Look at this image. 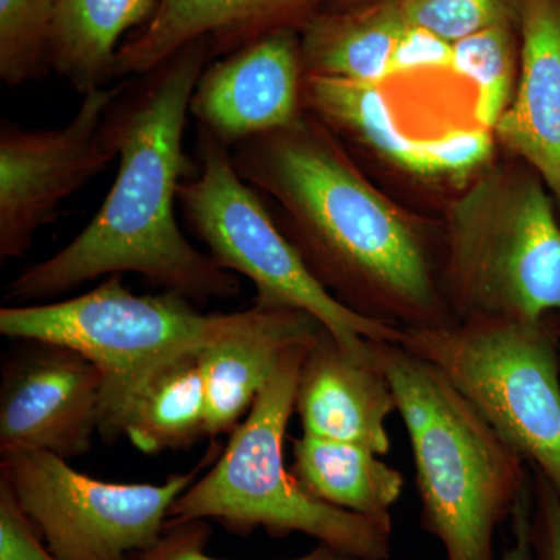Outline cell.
Here are the masks:
<instances>
[{
  "instance_id": "cell-12",
  "label": "cell",
  "mask_w": 560,
  "mask_h": 560,
  "mask_svg": "<svg viewBox=\"0 0 560 560\" xmlns=\"http://www.w3.org/2000/svg\"><path fill=\"white\" fill-rule=\"evenodd\" d=\"M304 62L301 32L282 31L213 60L190 98L201 128L228 147L302 119Z\"/></svg>"
},
{
  "instance_id": "cell-31",
  "label": "cell",
  "mask_w": 560,
  "mask_h": 560,
  "mask_svg": "<svg viewBox=\"0 0 560 560\" xmlns=\"http://www.w3.org/2000/svg\"><path fill=\"white\" fill-rule=\"evenodd\" d=\"M548 324H550L552 331H555L556 337H558L560 340V316H559V318L548 320Z\"/></svg>"
},
{
  "instance_id": "cell-14",
  "label": "cell",
  "mask_w": 560,
  "mask_h": 560,
  "mask_svg": "<svg viewBox=\"0 0 560 560\" xmlns=\"http://www.w3.org/2000/svg\"><path fill=\"white\" fill-rule=\"evenodd\" d=\"M294 412L308 436L385 456L390 448L386 420L397 405L375 357L357 360L323 327L302 361Z\"/></svg>"
},
{
  "instance_id": "cell-25",
  "label": "cell",
  "mask_w": 560,
  "mask_h": 560,
  "mask_svg": "<svg viewBox=\"0 0 560 560\" xmlns=\"http://www.w3.org/2000/svg\"><path fill=\"white\" fill-rule=\"evenodd\" d=\"M210 537V526L206 521L173 523L167 522L158 544L150 550L138 552L130 560H221L210 558L206 552ZM285 560H359L327 545L318 547L300 558Z\"/></svg>"
},
{
  "instance_id": "cell-3",
  "label": "cell",
  "mask_w": 560,
  "mask_h": 560,
  "mask_svg": "<svg viewBox=\"0 0 560 560\" xmlns=\"http://www.w3.org/2000/svg\"><path fill=\"white\" fill-rule=\"evenodd\" d=\"M410 440L422 526L445 560H495V533L530 480L526 460L451 378L396 341H372Z\"/></svg>"
},
{
  "instance_id": "cell-2",
  "label": "cell",
  "mask_w": 560,
  "mask_h": 560,
  "mask_svg": "<svg viewBox=\"0 0 560 560\" xmlns=\"http://www.w3.org/2000/svg\"><path fill=\"white\" fill-rule=\"evenodd\" d=\"M232 161L285 210L287 231L312 275L350 311L399 329L456 323L445 268L422 232L361 175L316 119L242 140Z\"/></svg>"
},
{
  "instance_id": "cell-18",
  "label": "cell",
  "mask_w": 560,
  "mask_h": 560,
  "mask_svg": "<svg viewBox=\"0 0 560 560\" xmlns=\"http://www.w3.org/2000/svg\"><path fill=\"white\" fill-rule=\"evenodd\" d=\"M304 106L326 128L350 136L394 167L422 178H444L440 139H411L390 117L381 83L305 75Z\"/></svg>"
},
{
  "instance_id": "cell-23",
  "label": "cell",
  "mask_w": 560,
  "mask_h": 560,
  "mask_svg": "<svg viewBox=\"0 0 560 560\" xmlns=\"http://www.w3.org/2000/svg\"><path fill=\"white\" fill-rule=\"evenodd\" d=\"M58 0H0V79L9 88L51 69L50 46Z\"/></svg>"
},
{
  "instance_id": "cell-11",
  "label": "cell",
  "mask_w": 560,
  "mask_h": 560,
  "mask_svg": "<svg viewBox=\"0 0 560 560\" xmlns=\"http://www.w3.org/2000/svg\"><path fill=\"white\" fill-rule=\"evenodd\" d=\"M27 342L3 361L0 455L40 451L79 458L98 434L102 372L68 346Z\"/></svg>"
},
{
  "instance_id": "cell-26",
  "label": "cell",
  "mask_w": 560,
  "mask_h": 560,
  "mask_svg": "<svg viewBox=\"0 0 560 560\" xmlns=\"http://www.w3.org/2000/svg\"><path fill=\"white\" fill-rule=\"evenodd\" d=\"M0 560H58L3 477H0Z\"/></svg>"
},
{
  "instance_id": "cell-24",
  "label": "cell",
  "mask_w": 560,
  "mask_h": 560,
  "mask_svg": "<svg viewBox=\"0 0 560 560\" xmlns=\"http://www.w3.org/2000/svg\"><path fill=\"white\" fill-rule=\"evenodd\" d=\"M408 24L455 44L493 25L517 24V0H400Z\"/></svg>"
},
{
  "instance_id": "cell-16",
  "label": "cell",
  "mask_w": 560,
  "mask_h": 560,
  "mask_svg": "<svg viewBox=\"0 0 560 560\" xmlns=\"http://www.w3.org/2000/svg\"><path fill=\"white\" fill-rule=\"evenodd\" d=\"M323 324L311 313L278 308L259 329L200 350L208 438L232 433L291 350L311 345Z\"/></svg>"
},
{
  "instance_id": "cell-29",
  "label": "cell",
  "mask_w": 560,
  "mask_h": 560,
  "mask_svg": "<svg viewBox=\"0 0 560 560\" xmlns=\"http://www.w3.org/2000/svg\"><path fill=\"white\" fill-rule=\"evenodd\" d=\"M530 523H533V475L522 490L511 514L512 541L500 560H529Z\"/></svg>"
},
{
  "instance_id": "cell-21",
  "label": "cell",
  "mask_w": 560,
  "mask_h": 560,
  "mask_svg": "<svg viewBox=\"0 0 560 560\" xmlns=\"http://www.w3.org/2000/svg\"><path fill=\"white\" fill-rule=\"evenodd\" d=\"M200 350L176 357L151 375L121 420L120 438L147 455L180 451L208 438Z\"/></svg>"
},
{
  "instance_id": "cell-30",
  "label": "cell",
  "mask_w": 560,
  "mask_h": 560,
  "mask_svg": "<svg viewBox=\"0 0 560 560\" xmlns=\"http://www.w3.org/2000/svg\"><path fill=\"white\" fill-rule=\"evenodd\" d=\"M377 2V0H330L324 10H349L357 7L368 5V3Z\"/></svg>"
},
{
  "instance_id": "cell-15",
  "label": "cell",
  "mask_w": 560,
  "mask_h": 560,
  "mask_svg": "<svg viewBox=\"0 0 560 560\" xmlns=\"http://www.w3.org/2000/svg\"><path fill=\"white\" fill-rule=\"evenodd\" d=\"M517 84L493 132L560 205V0H517Z\"/></svg>"
},
{
  "instance_id": "cell-4",
  "label": "cell",
  "mask_w": 560,
  "mask_h": 560,
  "mask_svg": "<svg viewBox=\"0 0 560 560\" xmlns=\"http://www.w3.org/2000/svg\"><path fill=\"white\" fill-rule=\"evenodd\" d=\"M276 311L254 304L242 312L205 313L172 291L136 294L124 275H113L72 300L0 308V334L57 342L88 357L103 377L98 436L114 442L154 372L183 353L259 329Z\"/></svg>"
},
{
  "instance_id": "cell-6",
  "label": "cell",
  "mask_w": 560,
  "mask_h": 560,
  "mask_svg": "<svg viewBox=\"0 0 560 560\" xmlns=\"http://www.w3.org/2000/svg\"><path fill=\"white\" fill-rule=\"evenodd\" d=\"M445 290L456 323L560 316V223L537 173L499 168L452 202Z\"/></svg>"
},
{
  "instance_id": "cell-7",
  "label": "cell",
  "mask_w": 560,
  "mask_h": 560,
  "mask_svg": "<svg viewBox=\"0 0 560 560\" xmlns=\"http://www.w3.org/2000/svg\"><path fill=\"white\" fill-rule=\"evenodd\" d=\"M200 168L179 186L191 231L224 270L256 287L254 304L311 313L360 361L374 360L372 341H399L401 329L350 311L308 270L254 187L238 175L231 147L198 128Z\"/></svg>"
},
{
  "instance_id": "cell-20",
  "label": "cell",
  "mask_w": 560,
  "mask_h": 560,
  "mask_svg": "<svg viewBox=\"0 0 560 560\" xmlns=\"http://www.w3.org/2000/svg\"><path fill=\"white\" fill-rule=\"evenodd\" d=\"M160 0H58L51 69L80 94L116 79L121 38L149 24Z\"/></svg>"
},
{
  "instance_id": "cell-17",
  "label": "cell",
  "mask_w": 560,
  "mask_h": 560,
  "mask_svg": "<svg viewBox=\"0 0 560 560\" xmlns=\"http://www.w3.org/2000/svg\"><path fill=\"white\" fill-rule=\"evenodd\" d=\"M408 25L400 0L323 10L301 31L305 75L381 83L393 77Z\"/></svg>"
},
{
  "instance_id": "cell-9",
  "label": "cell",
  "mask_w": 560,
  "mask_h": 560,
  "mask_svg": "<svg viewBox=\"0 0 560 560\" xmlns=\"http://www.w3.org/2000/svg\"><path fill=\"white\" fill-rule=\"evenodd\" d=\"M220 452L160 485L97 480L40 451L0 455V477L58 560H130L158 544L173 503Z\"/></svg>"
},
{
  "instance_id": "cell-8",
  "label": "cell",
  "mask_w": 560,
  "mask_h": 560,
  "mask_svg": "<svg viewBox=\"0 0 560 560\" xmlns=\"http://www.w3.org/2000/svg\"><path fill=\"white\" fill-rule=\"evenodd\" d=\"M548 320L481 318L401 329L560 495V350Z\"/></svg>"
},
{
  "instance_id": "cell-19",
  "label": "cell",
  "mask_w": 560,
  "mask_h": 560,
  "mask_svg": "<svg viewBox=\"0 0 560 560\" xmlns=\"http://www.w3.org/2000/svg\"><path fill=\"white\" fill-rule=\"evenodd\" d=\"M290 470L315 499L393 529L390 510L400 499L404 475L377 453L302 433L293 441Z\"/></svg>"
},
{
  "instance_id": "cell-10",
  "label": "cell",
  "mask_w": 560,
  "mask_h": 560,
  "mask_svg": "<svg viewBox=\"0 0 560 560\" xmlns=\"http://www.w3.org/2000/svg\"><path fill=\"white\" fill-rule=\"evenodd\" d=\"M127 88L83 95L79 110L58 130L27 131L11 121L0 128V259H18L36 232L57 217L61 202L117 156L106 114Z\"/></svg>"
},
{
  "instance_id": "cell-22",
  "label": "cell",
  "mask_w": 560,
  "mask_h": 560,
  "mask_svg": "<svg viewBox=\"0 0 560 560\" xmlns=\"http://www.w3.org/2000/svg\"><path fill=\"white\" fill-rule=\"evenodd\" d=\"M517 24L493 25L453 44V65L458 75L477 88L475 116L486 130H493L514 95L521 44Z\"/></svg>"
},
{
  "instance_id": "cell-1",
  "label": "cell",
  "mask_w": 560,
  "mask_h": 560,
  "mask_svg": "<svg viewBox=\"0 0 560 560\" xmlns=\"http://www.w3.org/2000/svg\"><path fill=\"white\" fill-rule=\"evenodd\" d=\"M210 61L212 40L200 38L127 83L105 119L119 156L108 197L69 245L11 280L7 300L39 304L125 272L197 305L241 293L237 275L194 248L175 213L180 184L198 172L184 151V130Z\"/></svg>"
},
{
  "instance_id": "cell-13",
  "label": "cell",
  "mask_w": 560,
  "mask_h": 560,
  "mask_svg": "<svg viewBox=\"0 0 560 560\" xmlns=\"http://www.w3.org/2000/svg\"><path fill=\"white\" fill-rule=\"evenodd\" d=\"M330 0H160L149 24L121 43L116 77H140L187 44L212 40V61L282 31L301 32Z\"/></svg>"
},
{
  "instance_id": "cell-28",
  "label": "cell",
  "mask_w": 560,
  "mask_h": 560,
  "mask_svg": "<svg viewBox=\"0 0 560 560\" xmlns=\"http://www.w3.org/2000/svg\"><path fill=\"white\" fill-rule=\"evenodd\" d=\"M452 65L453 44L410 24L397 47L393 75L418 69H452Z\"/></svg>"
},
{
  "instance_id": "cell-5",
  "label": "cell",
  "mask_w": 560,
  "mask_h": 560,
  "mask_svg": "<svg viewBox=\"0 0 560 560\" xmlns=\"http://www.w3.org/2000/svg\"><path fill=\"white\" fill-rule=\"evenodd\" d=\"M312 342L282 360L213 466L173 503L168 522L217 521L242 536L300 533L359 560H388L393 529L315 499L287 467V429Z\"/></svg>"
},
{
  "instance_id": "cell-27",
  "label": "cell",
  "mask_w": 560,
  "mask_h": 560,
  "mask_svg": "<svg viewBox=\"0 0 560 560\" xmlns=\"http://www.w3.org/2000/svg\"><path fill=\"white\" fill-rule=\"evenodd\" d=\"M529 560H560V495L536 471H533Z\"/></svg>"
}]
</instances>
